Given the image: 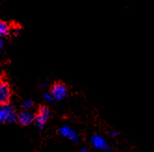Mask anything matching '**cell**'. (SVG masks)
Listing matches in <instances>:
<instances>
[{
	"label": "cell",
	"instance_id": "277c9868",
	"mask_svg": "<svg viewBox=\"0 0 154 152\" xmlns=\"http://www.w3.org/2000/svg\"><path fill=\"white\" fill-rule=\"evenodd\" d=\"M51 93L53 100H63L67 94V89L64 83L57 82L52 86Z\"/></svg>",
	"mask_w": 154,
	"mask_h": 152
},
{
	"label": "cell",
	"instance_id": "6da1fadb",
	"mask_svg": "<svg viewBox=\"0 0 154 152\" xmlns=\"http://www.w3.org/2000/svg\"><path fill=\"white\" fill-rule=\"evenodd\" d=\"M17 120L14 108L10 105L0 106V123L14 122Z\"/></svg>",
	"mask_w": 154,
	"mask_h": 152
},
{
	"label": "cell",
	"instance_id": "7a4b0ae2",
	"mask_svg": "<svg viewBox=\"0 0 154 152\" xmlns=\"http://www.w3.org/2000/svg\"><path fill=\"white\" fill-rule=\"evenodd\" d=\"M49 118H50V110H49V108L47 106L42 105L38 108L37 115H35V120H34L35 121V123H37L38 127L39 129H43L45 127V125H46Z\"/></svg>",
	"mask_w": 154,
	"mask_h": 152
},
{
	"label": "cell",
	"instance_id": "7c38bea8",
	"mask_svg": "<svg viewBox=\"0 0 154 152\" xmlns=\"http://www.w3.org/2000/svg\"><path fill=\"white\" fill-rule=\"evenodd\" d=\"M2 46H3V42L1 39H0V50H1V49H2Z\"/></svg>",
	"mask_w": 154,
	"mask_h": 152
},
{
	"label": "cell",
	"instance_id": "8992f818",
	"mask_svg": "<svg viewBox=\"0 0 154 152\" xmlns=\"http://www.w3.org/2000/svg\"><path fill=\"white\" fill-rule=\"evenodd\" d=\"M35 120V115L29 111H23L17 116V120L23 126L31 124Z\"/></svg>",
	"mask_w": 154,
	"mask_h": 152
},
{
	"label": "cell",
	"instance_id": "52a82bcc",
	"mask_svg": "<svg viewBox=\"0 0 154 152\" xmlns=\"http://www.w3.org/2000/svg\"><path fill=\"white\" fill-rule=\"evenodd\" d=\"M59 132L64 137L68 138V139L72 140L73 142H77L79 140V135L76 132L75 130L70 128L69 126H63V127H61L59 129Z\"/></svg>",
	"mask_w": 154,
	"mask_h": 152
},
{
	"label": "cell",
	"instance_id": "30bf717a",
	"mask_svg": "<svg viewBox=\"0 0 154 152\" xmlns=\"http://www.w3.org/2000/svg\"><path fill=\"white\" fill-rule=\"evenodd\" d=\"M45 99H46L47 101H52L53 97H52L51 93H47L46 94H45Z\"/></svg>",
	"mask_w": 154,
	"mask_h": 152
},
{
	"label": "cell",
	"instance_id": "8fae6325",
	"mask_svg": "<svg viewBox=\"0 0 154 152\" xmlns=\"http://www.w3.org/2000/svg\"><path fill=\"white\" fill-rule=\"evenodd\" d=\"M110 135L111 136H117L118 135V132L116 131H111L110 132Z\"/></svg>",
	"mask_w": 154,
	"mask_h": 152
},
{
	"label": "cell",
	"instance_id": "5b68a950",
	"mask_svg": "<svg viewBox=\"0 0 154 152\" xmlns=\"http://www.w3.org/2000/svg\"><path fill=\"white\" fill-rule=\"evenodd\" d=\"M91 143H92V145L95 148H97L99 150L108 151L111 149V147H109V145H108L106 140L98 135H94L92 137H91Z\"/></svg>",
	"mask_w": 154,
	"mask_h": 152
},
{
	"label": "cell",
	"instance_id": "9c48e42d",
	"mask_svg": "<svg viewBox=\"0 0 154 152\" xmlns=\"http://www.w3.org/2000/svg\"><path fill=\"white\" fill-rule=\"evenodd\" d=\"M32 105H33V102L31 100H26L23 103V107L24 109H29Z\"/></svg>",
	"mask_w": 154,
	"mask_h": 152
},
{
	"label": "cell",
	"instance_id": "ba28073f",
	"mask_svg": "<svg viewBox=\"0 0 154 152\" xmlns=\"http://www.w3.org/2000/svg\"><path fill=\"white\" fill-rule=\"evenodd\" d=\"M11 26L5 22H0V37H7L10 34Z\"/></svg>",
	"mask_w": 154,
	"mask_h": 152
},
{
	"label": "cell",
	"instance_id": "3957f363",
	"mask_svg": "<svg viewBox=\"0 0 154 152\" xmlns=\"http://www.w3.org/2000/svg\"><path fill=\"white\" fill-rule=\"evenodd\" d=\"M11 97V91L8 85L3 79H0V105H8Z\"/></svg>",
	"mask_w": 154,
	"mask_h": 152
},
{
	"label": "cell",
	"instance_id": "4fadbf2b",
	"mask_svg": "<svg viewBox=\"0 0 154 152\" xmlns=\"http://www.w3.org/2000/svg\"><path fill=\"white\" fill-rule=\"evenodd\" d=\"M80 152H88V151H87L86 149H82V150H81Z\"/></svg>",
	"mask_w": 154,
	"mask_h": 152
}]
</instances>
